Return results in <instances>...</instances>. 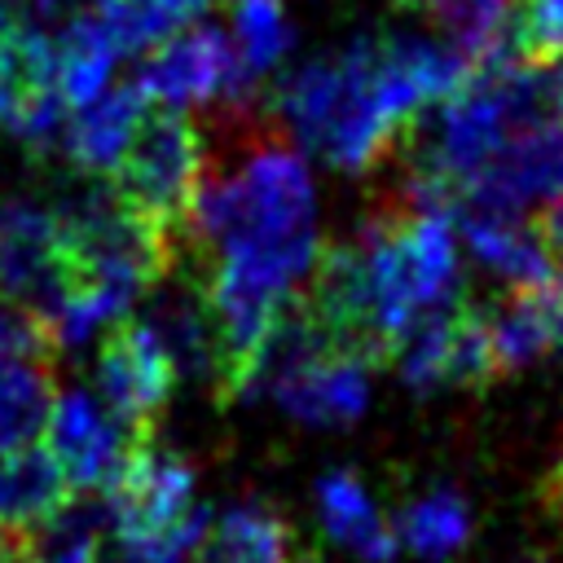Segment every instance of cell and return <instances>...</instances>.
I'll return each mask as SVG.
<instances>
[{
	"label": "cell",
	"mask_w": 563,
	"mask_h": 563,
	"mask_svg": "<svg viewBox=\"0 0 563 563\" xmlns=\"http://www.w3.org/2000/svg\"><path fill=\"white\" fill-rule=\"evenodd\" d=\"M273 119L295 145L339 172H365L405 141L374 84V35H356L343 53L290 70L273 92Z\"/></svg>",
	"instance_id": "cell-1"
},
{
	"label": "cell",
	"mask_w": 563,
	"mask_h": 563,
	"mask_svg": "<svg viewBox=\"0 0 563 563\" xmlns=\"http://www.w3.org/2000/svg\"><path fill=\"white\" fill-rule=\"evenodd\" d=\"M488 343L497 374H515L532 361H541L563 339V282L554 286H523L484 308Z\"/></svg>",
	"instance_id": "cell-11"
},
{
	"label": "cell",
	"mask_w": 563,
	"mask_h": 563,
	"mask_svg": "<svg viewBox=\"0 0 563 563\" xmlns=\"http://www.w3.org/2000/svg\"><path fill=\"white\" fill-rule=\"evenodd\" d=\"M0 356H35V361L53 356L44 325L26 308H18L4 290H0Z\"/></svg>",
	"instance_id": "cell-24"
},
{
	"label": "cell",
	"mask_w": 563,
	"mask_h": 563,
	"mask_svg": "<svg viewBox=\"0 0 563 563\" xmlns=\"http://www.w3.org/2000/svg\"><path fill=\"white\" fill-rule=\"evenodd\" d=\"M391 361L400 365V378L413 391H435V387H466V383H493L497 361H493V343H488V325H484V308L475 303H449L440 312L418 317Z\"/></svg>",
	"instance_id": "cell-7"
},
{
	"label": "cell",
	"mask_w": 563,
	"mask_h": 563,
	"mask_svg": "<svg viewBox=\"0 0 563 563\" xmlns=\"http://www.w3.org/2000/svg\"><path fill=\"white\" fill-rule=\"evenodd\" d=\"M172 387H176V369L163 343L154 339V330L132 317L110 321L101 334V352H97V391L106 409L136 440L150 435L154 418L172 400Z\"/></svg>",
	"instance_id": "cell-8"
},
{
	"label": "cell",
	"mask_w": 563,
	"mask_h": 563,
	"mask_svg": "<svg viewBox=\"0 0 563 563\" xmlns=\"http://www.w3.org/2000/svg\"><path fill=\"white\" fill-rule=\"evenodd\" d=\"M563 194V119L519 128L462 189L466 211L519 216L528 202Z\"/></svg>",
	"instance_id": "cell-10"
},
{
	"label": "cell",
	"mask_w": 563,
	"mask_h": 563,
	"mask_svg": "<svg viewBox=\"0 0 563 563\" xmlns=\"http://www.w3.org/2000/svg\"><path fill=\"white\" fill-rule=\"evenodd\" d=\"M119 53H150L167 35L185 31L207 0H88Z\"/></svg>",
	"instance_id": "cell-21"
},
{
	"label": "cell",
	"mask_w": 563,
	"mask_h": 563,
	"mask_svg": "<svg viewBox=\"0 0 563 563\" xmlns=\"http://www.w3.org/2000/svg\"><path fill=\"white\" fill-rule=\"evenodd\" d=\"M9 40H13V13H9L4 0H0V119H4L9 97H13V57H9Z\"/></svg>",
	"instance_id": "cell-27"
},
{
	"label": "cell",
	"mask_w": 563,
	"mask_h": 563,
	"mask_svg": "<svg viewBox=\"0 0 563 563\" xmlns=\"http://www.w3.org/2000/svg\"><path fill=\"white\" fill-rule=\"evenodd\" d=\"M391 528H396V545L413 550L418 559L440 563V559L457 554V550L471 541L475 519H471V506H466L462 493H453V488H431V493L413 497V501L391 519Z\"/></svg>",
	"instance_id": "cell-18"
},
{
	"label": "cell",
	"mask_w": 563,
	"mask_h": 563,
	"mask_svg": "<svg viewBox=\"0 0 563 563\" xmlns=\"http://www.w3.org/2000/svg\"><path fill=\"white\" fill-rule=\"evenodd\" d=\"M189 550L167 541H141V537H114L110 550L97 554V563H185Z\"/></svg>",
	"instance_id": "cell-25"
},
{
	"label": "cell",
	"mask_w": 563,
	"mask_h": 563,
	"mask_svg": "<svg viewBox=\"0 0 563 563\" xmlns=\"http://www.w3.org/2000/svg\"><path fill=\"white\" fill-rule=\"evenodd\" d=\"M106 519L114 537L194 550L207 528V510L194 501V466L180 453L141 440L106 484Z\"/></svg>",
	"instance_id": "cell-3"
},
{
	"label": "cell",
	"mask_w": 563,
	"mask_h": 563,
	"mask_svg": "<svg viewBox=\"0 0 563 563\" xmlns=\"http://www.w3.org/2000/svg\"><path fill=\"white\" fill-rule=\"evenodd\" d=\"M150 106L185 110V106H246L255 101V88L242 79L233 44L211 22H189L185 31L154 44L136 75Z\"/></svg>",
	"instance_id": "cell-5"
},
{
	"label": "cell",
	"mask_w": 563,
	"mask_h": 563,
	"mask_svg": "<svg viewBox=\"0 0 563 563\" xmlns=\"http://www.w3.org/2000/svg\"><path fill=\"white\" fill-rule=\"evenodd\" d=\"M66 493L70 488L57 462L48 457V449L22 444V449L0 453V528L4 532H26L48 510H57Z\"/></svg>",
	"instance_id": "cell-16"
},
{
	"label": "cell",
	"mask_w": 563,
	"mask_h": 563,
	"mask_svg": "<svg viewBox=\"0 0 563 563\" xmlns=\"http://www.w3.org/2000/svg\"><path fill=\"white\" fill-rule=\"evenodd\" d=\"M145 110H150V101H145V92H141L136 79L132 84H114V88L106 84L97 97H88L84 106H75L66 114L62 150L70 154V163L79 172L106 176L119 163V154H123L128 136L136 132V123H141Z\"/></svg>",
	"instance_id": "cell-13"
},
{
	"label": "cell",
	"mask_w": 563,
	"mask_h": 563,
	"mask_svg": "<svg viewBox=\"0 0 563 563\" xmlns=\"http://www.w3.org/2000/svg\"><path fill=\"white\" fill-rule=\"evenodd\" d=\"M53 405L48 361L35 356H0V453L35 444Z\"/></svg>",
	"instance_id": "cell-20"
},
{
	"label": "cell",
	"mask_w": 563,
	"mask_h": 563,
	"mask_svg": "<svg viewBox=\"0 0 563 563\" xmlns=\"http://www.w3.org/2000/svg\"><path fill=\"white\" fill-rule=\"evenodd\" d=\"M537 233H541V242L550 246V255L563 264V194H554L550 207L537 216Z\"/></svg>",
	"instance_id": "cell-28"
},
{
	"label": "cell",
	"mask_w": 563,
	"mask_h": 563,
	"mask_svg": "<svg viewBox=\"0 0 563 563\" xmlns=\"http://www.w3.org/2000/svg\"><path fill=\"white\" fill-rule=\"evenodd\" d=\"M462 242L475 255V264L488 268L493 277H501L510 290L563 282V264L550 255L541 233L528 229L519 216L462 211Z\"/></svg>",
	"instance_id": "cell-12"
},
{
	"label": "cell",
	"mask_w": 563,
	"mask_h": 563,
	"mask_svg": "<svg viewBox=\"0 0 563 563\" xmlns=\"http://www.w3.org/2000/svg\"><path fill=\"white\" fill-rule=\"evenodd\" d=\"M545 506H550V515L563 523V449H559V462H554V471L545 475Z\"/></svg>",
	"instance_id": "cell-29"
},
{
	"label": "cell",
	"mask_w": 563,
	"mask_h": 563,
	"mask_svg": "<svg viewBox=\"0 0 563 563\" xmlns=\"http://www.w3.org/2000/svg\"><path fill=\"white\" fill-rule=\"evenodd\" d=\"M559 343H563V339H559Z\"/></svg>",
	"instance_id": "cell-31"
},
{
	"label": "cell",
	"mask_w": 563,
	"mask_h": 563,
	"mask_svg": "<svg viewBox=\"0 0 563 563\" xmlns=\"http://www.w3.org/2000/svg\"><path fill=\"white\" fill-rule=\"evenodd\" d=\"M317 519L321 528L352 550L365 563H387L396 554V528L391 519L374 506V497L365 493V484L352 471H325L317 479Z\"/></svg>",
	"instance_id": "cell-14"
},
{
	"label": "cell",
	"mask_w": 563,
	"mask_h": 563,
	"mask_svg": "<svg viewBox=\"0 0 563 563\" xmlns=\"http://www.w3.org/2000/svg\"><path fill=\"white\" fill-rule=\"evenodd\" d=\"M523 563H541V559H523Z\"/></svg>",
	"instance_id": "cell-30"
},
{
	"label": "cell",
	"mask_w": 563,
	"mask_h": 563,
	"mask_svg": "<svg viewBox=\"0 0 563 563\" xmlns=\"http://www.w3.org/2000/svg\"><path fill=\"white\" fill-rule=\"evenodd\" d=\"M198 563H295V532L277 510L238 501L202 528Z\"/></svg>",
	"instance_id": "cell-15"
},
{
	"label": "cell",
	"mask_w": 563,
	"mask_h": 563,
	"mask_svg": "<svg viewBox=\"0 0 563 563\" xmlns=\"http://www.w3.org/2000/svg\"><path fill=\"white\" fill-rule=\"evenodd\" d=\"M106 537V510L92 501H62L40 523H31L18 545L13 563H97Z\"/></svg>",
	"instance_id": "cell-17"
},
{
	"label": "cell",
	"mask_w": 563,
	"mask_h": 563,
	"mask_svg": "<svg viewBox=\"0 0 563 563\" xmlns=\"http://www.w3.org/2000/svg\"><path fill=\"white\" fill-rule=\"evenodd\" d=\"M88 0H18L13 22L18 26H35V31H57L70 13H79Z\"/></svg>",
	"instance_id": "cell-26"
},
{
	"label": "cell",
	"mask_w": 563,
	"mask_h": 563,
	"mask_svg": "<svg viewBox=\"0 0 563 563\" xmlns=\"http://www.w3.org/2000/svg\"><path fill=\"white\" fill-rule=\"evenodd\" d=\"M409 13H422L444 44H453L471 66L493 57L510 31V0H400Z\"/></svg>",
	"instance_id": "cell-19"
},
{
	"label": "cell",
	"mask_w": 563,
	"mask_h": 563,
	"mask_svg": "<svg viewBox=\"0 0 563 563\" xmlns=\"http://www.w3.org/2000/svg\"><path fill=\"white\" fill-rule=\"evenodd\" d=\"M150 290H154V303L145 325L163 343L176 378L194 383L198 391H211L216 400H233V369L224 356L216 312L202 295V282L185 264H172Z\"/></svg>",
	"instance_id": "cell-6"
},
{
	"label": "cell",
	"mask_w": 563,
	"mask_h": 563,
	"mask_svg": "<svg viewBox=\"0 0 563 563\" xmlns=\"http://www.w3.org/2000/svg\"><path fill=\"white\" fill-rule=\"evenodd\" d=\"M229 44H233L242 79L255 88L295 48V22L286 18L282 0H238V9H233V40Z\"/></svg>",
	"instance_id": "cell-22"
},
{
	"label": "cell",
	"mask_w": 563,
	"mask_h": 563,
	"mask_svg": "<svg viewBox=\"0 0 563 563\" xmlns=\"http://www.w3.org/2000/svg\"><path fill=\"white\" fill-rule=\"evenodd\" d=\"M44 435H48V457L57 462L70 493H101L119 475L128 453L141 444L106 409V400L84 387H66L62 396H53Z\"/></svg>",
	"instance_id": "cell-9"
},
{
	"label": "cell",
	"mask_w": 563,
	"mask_h": 563,
	"mask_svg": "<svg viewBox=\"0 0 563 563\" xmlns=\"http://www.w3.org/2000/svg\"><path fill=\"white\" fill-rule=\"evenodd\" d=\"M75 282L79 277L53 207L22 194H0V290L48 325Z\"/></svg>",
	"instance_id": "cell-4"
},
{
	"label": "cell",
	"mask_w": 563,
	"mask_h": 563,
	"mask_svg": "<svg viewBox=\"0 0 563 563\" xmlns=\"http://www.w3.org/2000/svg\"><path fill=\"white\" fill-rule=\"evenodd\" d=\"M506 44L515 53H563V0H519Z\"/></svg>",
	"instance_id": "cell-23"
},
{
	"label": "cell",
	"mask_w": 563,
	"mask_h": 563,
	"mask_svg": "<svg viewBox=\"0 0 563 563\" xmlns=\"http://www.w3.org/2000/svg\"><path fill=\"white\" fill-rule=\"evenodd\" d=\"M202 158H207V141L194 128V119H185L180 110L167 106H150L136 123V132L128 136L119 163L110 167V189L150 224L167 229L172 238H180L198 176H202Z\"/></svg>",
	"instance_id": "cell-2"
}]
</instances>
